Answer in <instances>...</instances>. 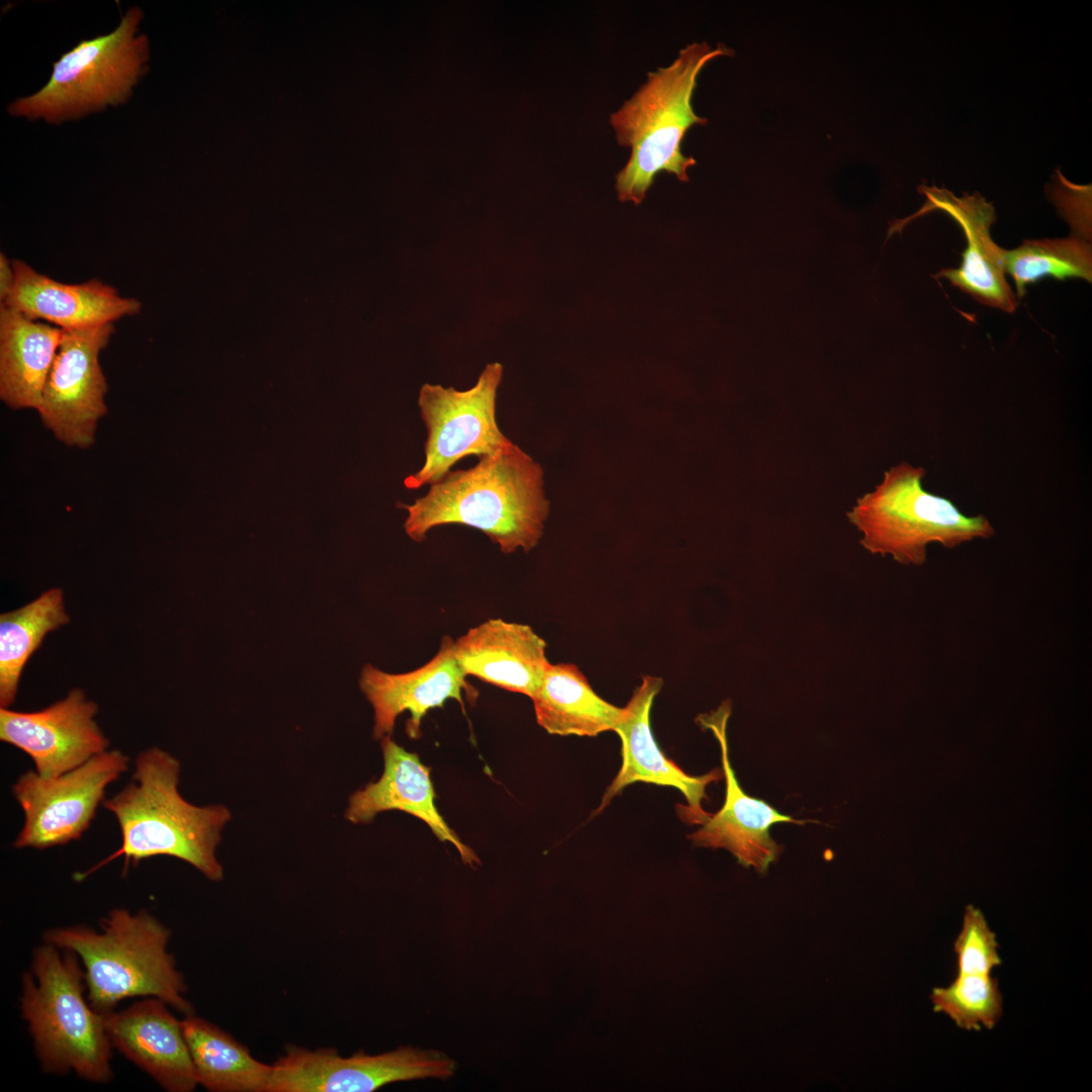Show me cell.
<instances>
[{
  "label": "cell",
  "instance_id": "cell-21",
  "mask_svg": "<svg viewBox=\"0 0 1092 1092\" xmlns=\"http://www.w3.org/2000/svg\"><path fill=\"white\" fill-rule=\"evenodd\" d=\"M63 330L0 304V397L13 410L38 407Z\"/></svg>",
  "mask_w": 1092,
  "mask_h": 1092
},
{
  "label": "cell",
  "instance_id": "cell-22",
  "mask_svg": "<svg viewBox=\"0 0 1092 1092\" xmlns=\"http://www.w3.org/2000/svg\"><path fill=\"white\" fill-rule=\"evenodd\" d=\"M531 700L538 724L561 736L594 737L614 731L624 715V707L602 699L571 663H550Z\"/></svg>",
  "mask_w": 1092,
  "mask_h": 1092
},
{
  "label": "cell",
  "instance_id": "cell-17",
  "mask_svg": "<svg viewBox=\"0 0 1092 1092\" xmlns=\"http://www.w3.org/2000/svg\"><path fill=\"white\" fill-rule=\"evenodd\" d=\"M156 997L105 1014L111 1045L170 1092H191L198 1084L181 1021Z\"/></svg>",
  "mask_w": 1092,
  "mask_h": 1092
},
{
  "label": "cell",
  "instance_id": "cell-28",
  "mask_svg": "<svg viewBox=\"0 0 1092 1092\" xmlns=\"http://www.w3.org/2000/svg\"><path fill=\"white\" fill-rule=\"evenodd\" d=\"M15 281V271L12 261L5 254L0 253V301L5 302L8 298Z\"/></svg>",
  "mask_w": 1092,
  "mask_h": 1092
},
{
  "label": "cell",
  "instance_id": "cell-9",
  "mask_svg": "<svg viewBox=\"0 0 1092 1092\" xmlns=\"http://www.w3.org/2000/svg\"><path fill=\"white\" fill-rule=\"evenodd\" d=\"M129 757L117 749L101 752L55 778L22 774L12 795L24 814L13 846L44 849L79 839L104 799L106 787L128 769Z\"/></svg>",
  "mask_w": 1092,
  "mask_h": 1092
},
{
  "label": "cell",
  "instance_id": "cell-16",
  "mask_svg": "<svg viewBox=\"0 0 1092 1092\" xmlns=\"http://www.w3.org/2000/svg\"><path fill=\"white\" fill-rule=\"evenodd\" d=\"M454 640L442 638L435 656L423 666L404 673H387L366 664L360 687L374 709L373 736H389L396 718L408 711L406 731L411 738L420 736L423 717L433 708L454 699L463 707V693L471 689L466 674L454 655Z\"/></svg>",
  "mask_w": 1092,
  "mask_h": 1092
},
{
  "label": "cell",
  "instance_id": "cell-10",
  "mask_svg": "<svg viewBox=\"0 0 1092 1092\" xmlns=\"http://www.w3.org/2000/svg\"><path fill=\"white\" fill-rule=\"evenodd\" d=\"M272 1065L268 1092H371L400 1081L455 1072V1063L433 1050L401 1046L380 1055L341 1056L335 1049L289 1046Z\"/></svg>",
  "mask_w": 1092,
  "mask_h": 1092
},
{
  "label": "cell",
  "instance_id": "cell-23",
  "mask_svg": "<svg viewBox=\"0 0 1092 1092\" xmlns=\"http://www.w3.org/2000/svg\"><path fill=\"white\" fill-rule=\"evenodd\" d=\"M181 1025L198 1084L212 1092H268L272 1065L256 1060L246 1045L193 1013Z\"/></svg>",
  "mask_w": 1092,
  "mask_h": 1092
},
{
  "label": "cell",
  "instance_id": "cell-6",
  "mask_svg": "<svg viewBox=\"0 0 1092 1092\" xmlns=\"http://www.w3.org/2000/svg\"><path fill=\"white\" fill-rule=\"evenodd\" d=\"M925 474L923 467L903 461L885 471L881 483L846 513L862 534L859 543L867 551L920 566L931 543L953 549L995 534L985 516H966L951 500L924 490Z\"/></svg>",
  "mask_w": 1092,
  "mask_h": 1092
},
{
  "label": "cell",
  "instance_id": "cell-19",
  "mask_svg": "<svg viewBox=\"0 0 1092 1092\" xmlns=\"http://www.w3.org/2000/svg\"><path fill=\"white\" fill-rule=\"evenodd\" d=\"M466 675L533 698L550 665L546 642L525 624L489 619L454 640Z\"/></svg>",
  "mask_w": 1092,
  "mask_h": 1092
},
{
  "label": "cell",
  "instance_id": "cell-27",
  "mask_svg": "<svg viewBox=\"0 0 1092 1092\" xmlns=\"http://www.w3.org/2000/svg\"><path fill=\"white\" fill-rule=\"evenodd\" d=\"M957 975H992L1001 965L995 932L984 914L973 905L965 909L963 926L953 942Z\"/></svg>",
  "mask_w": 1092,
  "mask_h": 1092
},
{
  "label": "cell",
  "instance_id": "cell-26",
  "mask_svg": "<svg viewBox=\"0 0 1092 1092\" xmlns=\"http://www.w3.org/2000/svg\"><path fill=\"white\" fill-rule=\"evenodd\" d=\"M930 999L934 1011L966 1030L992 1029L1003 1013L998 980L992 975H957L947 987H935Z\"/></svg>",
  "mask_w": 1092,
  "mask_h": 1092
},
{
  "label": "cell",
  "instance_id": "cell-2",
  "mask_svg": "<svg viewBox=\"0 0 1092 1092\" xmlns=\"http://www.w3.org/2000/svg\"><path fill=\"white\" fill-rule=\"evenodd\" d=\"M179 774V760L159 747L136 756L131 782L103 802L118 822L121 845L77 874L76 881L121 855L124 871L129 862L138 866L149 857L168 855L188 862L211 881L223 878L215 852L231 812L222 805L198 807L187 802L178 791Z\"/></svg>",
  "mask_w": 1092,
  "mask_h": 1092
},
{
  "label": "cell",
  "instance_id": "cell-24",
  "mask_svg": "<svg viewBox=\"0 0 1092 1092\" xmlns=\"http://www.w3.org/2000/svg\"><path fill=\"white\" fill-rule=\"evenodd\" d=\"M63 590L51 588L14 611L0 616V707L15 701L24 665L46 635L68 624Z\"/></svg>",
  "mask_w": 1092,
  "mask_h": 1092
},
{
  "label": "cell",
  "instance_id": "cell-18",
  "mask_svg": "<svg viewBox=\"0 0 1092 1092\" xmlns=\"http://www.w3.org/2000/svg\"><path fill=\"white\" fill-rule=\"evenodd\" d=\"M15 281L2 304L26 316L62 330H78L112 324L138 314L142 302L124 297L100 281L68 284L41 274L21 260H13Z\"/></svg>",
  "mask_w": 1092,
  "mask_h": 1092
},
{
  "label": "cell",
  "instance_id": "cell-4",
  "mask_svg": "<svg viewBox=\"0 0 1092 1092\" xmlns=\"http://www.w3.org/2000/svg\"><path fill=\"white\" fill-rule=\"evenodd\" d=\"M101 931L84 926L53 928L44 942L71 950L84 966L90 1005L107 1014L130 997H156L189 1015L186 985L168 951L170 930L146 910L116 908L101 919Z\"/></svg>",
  "mask_w": 1092,
  "mask_h": 1092
},
{
  "label": "cell",
  "instance_id": "cell-7",
  "mask_svg": "<svg viewBox=\"0 0 1092 1092\" xmlns=\"http://www.w3.org/2000/svg\"><path fill=\"white\" fill-rule=\"evenodd\" d=\"M142 16L139 8H131L112 32L65 53L54 63L49 82L12 102L9 112L60 122L125 101L148 60V39L135 35Z\"/></svg>",
  "mask_w": 1092,
  "mask_h": 1092
},
{
  "label": "cell",
  "instance_id": "cell-3",
  "mask_svg": "<svg viewBox=\"0 0 1092 1092\" xmlns=\"http://www.w3.org/2000/svg\"><path fill=\"white\" fill-rule=\"evenodd\" d=\"M730 55L723 43L688 44L670 65L649 72L646 82L610 115L618 144L631 152L616 176L621 201L640 203L660 172L689 181L688 171L697 161L682 154L681 143L691 127L707 123L692 105L698 76L712 60Z\"/></svg>",
  "mask_w": 1092,
  "mask_h": 1092
},
{
  "label": "cell",
  "instance_id": "cell-11",
  "mask_svg": "<svg viewBox=\"0 0 1092 1092\" xmlns=\"http://www.w3.org/2000/svg\"><path fill=\"white\" fill-rule=\"evenodd\" d=\"M113 332L112 324L63 330L36 412L43 426L69 447L92 446L98 422L107 413V381L99 355Z\"/></svg>",
  "mask_w": 1092,
  "mask_h": 1092
},
{
  "label": "cell",
  "instance_id": "cell-5",
  "mask_svg": "<svg viewBox=\"0 0 1092 1092\" xmlns=\"http://www.w3.org/2000/svg\"><path fill=\"white\" fill-rule=\"evenodd\" d=\"M44 942L33 951L32 973L22 978L20 1007L47 1073L75 1072L98 1083L112 1078L111 1042L105 1014L84 997V972L78 956Z\"/></svg>",
  "mask_w": 1092,
  "mask_h": 1092
},
{
  "label": "cell",
  "instance_id": "cell-20",
  "mask_svg": "<svg viewBox=\"0 0 1092 1092\" xmlns=\"http://www.w3.org/2000/svg\"><path fill=\"white\" fill-rule=\"evenodd\" d=\"M383 774L351 796L346 818L353 823H367L378 813L398 810L423 820L441 840L452 843L467 864L478 862L476 854L464 845L439 813L429 768L416 753L406 751L389 736L382 738Z\"/></svg>",
  "mask_w": 1092,
  "mask_h": 1092
},
{
  "label": "cell",
  "instance_id": "cell-13",
  "mask_svg": "<svg viewBox=\"0 0 1092 1092\" xmlns=\"http://www.w3.org/2000/svg\"><path fill=\"white\" fill-rule=\"evenodd\" d=\"M662 685L660 677L644 676L624 707V715L614 730L621 740V766L596 813L602 812L627 786L641 782L678 790L688 803L677 805L679 817L700 825L709 815L702 807L706 789L724 775L715 768L703 776H691L660 750L652 734L650 712Z\"/></svg>",
  "mask_w": 1092,
  "mask_h": 1092
},
{
  "label": "cell",
  "instance_id": "cell-1",
  "mask_svg": "<svg viewBox=\"0 0 1092 1092\" xmlns=\"http://www.w3.org/2000/svg\"><path fill=\"white\" fill-rule=\"evenodd\" d=\"M398 507L407 512L404 531L416 542L435 527L458 524L481 531L509 554L538 544L550 504L542 467L511 442L468 469L451 470L424 496Z\"/></svg>",
  "mask_w": 1092,
  "mask_h": 1092
},
{
  "label": "cell",
  "instance_id": "cell-12",
  "mask_svg": "<svg viewBox=\"0 0 1092 1092\" xmlns=\"http://www.w3.org/2000/svg\"><path fill=\"white\" fill-rule=\"evenodd\" d=\"M98 706L80 689L39 711L0 708V739L29 755L35 771L55 778L108 750L94 720Z\"/></svg>",
  "mask_w": 1092,
  "mask_h": 1092
},
{
  "label": "cell",
  "instance_id": "cell-8",
  "mask_svg": "<svg viewBox=\"0 0 1092 1092\" xmlns=\"http://www.w3.org/2000/svg\"><path fill=\"white\" fill-rule=\"evenodd\" d=\"M502 374V364L494 362L485 366L477 382L467 390L429 383L421 387L418 404L427 430L425 461L404 479L405 487L431 485L462 458L492 454L512 442L502 433L495 418Z\"/></svg>",
  "mask_w": 1092,
  "mask_h": 1092
},
{
  "label": "cell",
  "instance_id": "cell-14",
  "mask_svg": "<svg viewBox=\"0 0 1092 1092\" xmlns=\"http://www.w3.org/2000/svg\"><path fill=\"white\" fill-rule=\"evenodd\" d=\"M918 192L925 197L923 206L908 217L890 222L887 239L895 233H901L911 220L932 210L946 212L962 228L967 247L962 254L961 266L957 269H942L935 278L947 279L953 286L984 305L1013 312L1018 302L1005 277L1002 248L998 247L990 236V226L996 220L992 203L987 202L978 192L957 197L945 188L926 185H920Z\"/></svg>",
  "mask_w": 1092,
  "mask_h": 1092
},
{
  "label": "cell",
  "instance_id": "cell-15",
  "mask_svg": "<svg viewBox=\"0 0 1092 1092\" xmlns=\"http://www.w3.org/2000/svg\"><path fill=\"white\" fill-rule=\"evenodd\" d=\"M730 713L731 705L727 701L716 711L698 718L719 742L726 793L722 808L714 814L709 813L689 838L696 846L725 848L741 864L763 873L780 853V845L770 836V827L782 822H805L780 813L765 801L742 790L729 758L726 726Z\"/></svg>",
  "mask_w": 1092,
  "mask_h": 1092
},
{
  "label": "cell",
  "instance_id": "cell-25",
  "mask_svg": "<svg viewBox=\"0 0 1092 1092\" xmlns=\"http://www.w3.org/2000/svg\"><path fill=\"white\" fill-rule=\"evenodd\" d=\"M1003 268L1015 282L1021 298L1026 286L1051 276L1058 280L1082 278L1091 282V246L1078 236L1066 239L1024 240L1013 250H1001Z\"/></svg>",
  "mask_w": 1092,
  "mask_h": 1092
}]
</instances>
